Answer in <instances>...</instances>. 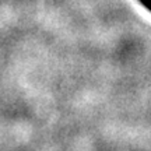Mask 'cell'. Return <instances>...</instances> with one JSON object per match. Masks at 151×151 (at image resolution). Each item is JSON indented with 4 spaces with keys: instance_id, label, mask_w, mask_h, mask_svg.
I'll return each mask as SVG.
<instances>
[{
    "instance_id": "1",
    "label": "cell",
    "mask_w": 151,
    "mask_h": 151,
    "mask_svg": "<svg viewBox=\"0 0 151 151\" xmlns=\"http://www.w3.org/2000/svg\"><path fill=\"white\" fill-rule=\"evenodd\" d=\"M139 1L144 6V9H146V10H150L151 9V0H139Z\"/></svg>"
}]
</instances>
